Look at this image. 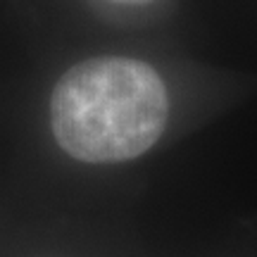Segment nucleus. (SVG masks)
Wrapping results in <instances>:
<instances>
[{
  "mask_svg": "<svg viewBox=\"0 0 257 257\" xmlns=\"http://www.w3.org/2000/svg\"><path fill=\"white\" fill-rule=\"evenodd\" d=\"M169 95L160 74L128 57H93L57 81L50 119L57 143L81 162H124L162 136Z\"/></svg>",
  "mask_w": 257,
  "mask_h": 257,
  "instance_id": "nucleus-1",
  "label": "nucleus"
},
{
  "mask_svg": "<svg viewBox=\"0 0 257 257\" xmlns=\"http://www.w3.org/2000/svg\"><path fill=\"white\" fill-rule=\"evenodd\" d=\"M114 3H153V0H114Z\"/></svg>",
  "mask_w": 257,
  "mask_h": 257,
  "instance_id": "nucleus-2",
  "label": "nucleus"
}]
</instances>
